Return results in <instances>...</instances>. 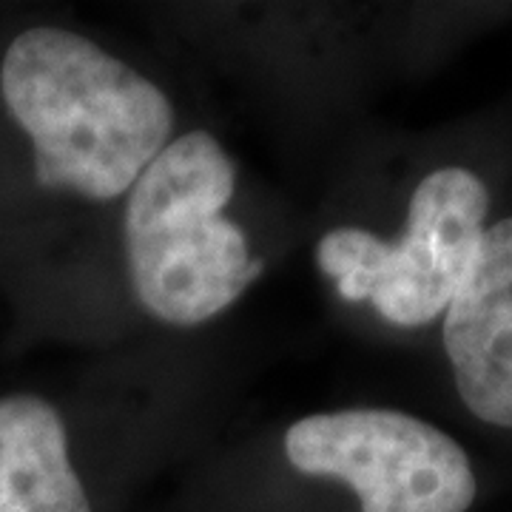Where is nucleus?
Masks as SVG:
<instances>
[{
  "label": "nucleus",
  "mask_w": 512,
  "mask_h": 512,
  "mask_svg": "<svg viewBox=\"0 0 512 512\" xmlns=\"http://www.w3.org/2000/svg\"><path fill=\"white\" fill-rule=\"evenodd\" d=\"M0 97L32 143L37 185L89 202L128 194L174 131L154 80L60 26H32L6 46Z\"/></svg>",
  "instance_id": "f257e3e1"
},
{
  "label": "nucleus",
  "mask_w": 512,
  "mask_h": 512,
  "mask_svg": "<svg viewBox=\"0 0 512 512\" xmlns=\"http://www.w3.org/2000/svg\"><path fill=\"white\" fill-rule=\"evenodd\" d=\"M285 456L305 476L345 481L362 512H467L476 501V473L461 444L387 407L293 421Z\"/></svg>",
  "instance_id": "20e7f679"
},
{
  "label": "nucleus",
  "mask_w": 512,
  "mask_h": 512,
  "mask_svg": "<svg viewBox=\"0 0 512 512\" xmlns=\"http://www.w3.org/2000/svg\"><path fill=\"white\" fill-rule=\"evenodd\" d=\"M0 512H92L66 421L35 393L0 396Z\"/></svg>",
  "instance_id": "423d86ee"
},
{
  "label": "nucleus",
  "mask_w": 512,
  "mask_h": 512,
  "mask_svg": "<svg viewBox=\"0 0 512 512\" xmlns=\"http://www.w3.org/2000/svg\"><path fill=\"white\" fill-rule=\"evenodd\" d=\"M490 194L473 171H430L407 205V225L393 242L342 225L316 245L322 274L345 302H367L390 325L421 328L450 308L487 231Z\"/></svg>",
  "instance_id": "7ed1b4c3"
},
{
  "label": "nucleus",
  "mask_w": 512,
  "mask_h": 512,
  "mask_svg": "<svg viewBox=\"0 0 512 512\" xmlns=\"http://www.w3.org/2000/svg\"><path fill=\"white\" fill-rule=\"evenodd\" d=\"M237 168L211 131H185L126 194L123 251L137 302L194 328L228 311L262 274L245 231L225 220Z\"/></svg>",
  "instance_id": "f03ea898"
},
{
  "label": "nucleus",
  "mask_w": 512,
  "mask_h": 512,
  "mask_svg": "<svg viewBox=\"0 0 512 512\" xmlns=\"http://www.w3.org/2000/svg\"><path fill=\"white\" fill-rule=\"evenodd\" d=\"M441 336L467 410L512 430V217L484 231Z\"/></svg>",
  "instance_id": "39448f33"
}]
</instances>
